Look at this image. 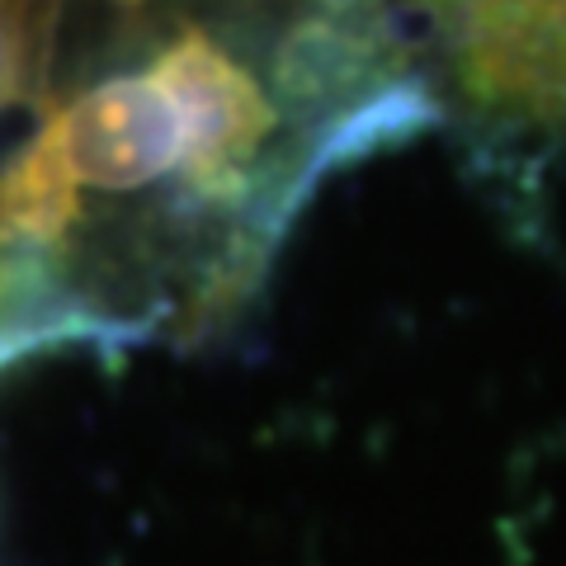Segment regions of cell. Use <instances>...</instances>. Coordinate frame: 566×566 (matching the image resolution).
<instances>
[{
  "label": "cell",
  "mask_w": 566,
  "mask_h": 566,
  "mask_svg": "<svg viewBox=\"0 0 566 566\" xmlns=\"http://www.w3.org/2000/svg\"><path fill=\"white\" fill-rule=\"evenodd\" d=\"M114 6H123V10H142L147 0H114Z\"/></svg>",
  "instance_id": "5b68a950"
},
{
  "label": "cell",
  "mask_w": 566,
  "mask_h": 566,
  "mask_svg": "<svg viewBox=\"0 0 566 566\" xmlns=\"http://www.w3.org/2000/svg\"><path fill=\"white\" fill-rule=\"evenodd\" d=\"M270 76L283 114L307 123L326 118L331 104L364 95V85H378L387 76V52L374 33H364V24L307 14L283 33Z\"/></svg>",
  "instance_id": "3957f363"
},
{
  "label": "cell",
  "mask_w": 566,
  "mask_h": 566,
  "mask_svg": "<svg viewBox=\"0 0 566 566\" xmlns=\"http://www.w3.org/2000/svg\"><path fill=\"white\" fill-rule=\"evenodd\" d=\"M151 76L175 99L185 123V193L208 212H245V227L270 245L283 237L270 189L255 180V161L279 128L274 104L255 76L208 29L185 24L151 57Z\"/></svg>",
  "instance_id": "6da1fadb"
},
{
  "label": "cell",
  "mask_w": 566,
  "mask_h": 566,
  "mask_svg": "<svg viewBox=\"0 0 566 566\" xmlns=\"http://www.w3.org/2000/svg\"><path fill=\"white\" fill-rule=\"evenodd\" d=\"M316 6H326V14H335V20H349L354 10H364V0H316Z\"/></svg>",
  "instance_id": "277c9868"
},
{
  "label": "cell",
  "mask_w": 566,
  "mask_h": 566,
  "mask_svg": "<svg viewBox=\"0 0 566 566\" xmlns=\"http://www.w3.org/2000/svg\"><path fill=\"white\" fill-rule=\"evenodd\" d=\"M62 161L76 189L137 193L185 170V123L151 71L104 76L91 91L52 109Z\"/></svg>",
  "instance_id": "7a4b0ae2"
}]
</instances>
